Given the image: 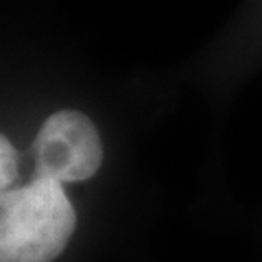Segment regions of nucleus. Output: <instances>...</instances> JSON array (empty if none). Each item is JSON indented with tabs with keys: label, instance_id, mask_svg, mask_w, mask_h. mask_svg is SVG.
<instances>
[{
	"label": "nucleus",
	"instance_id": "f257e3e1",
	"mask_svg": "<svg viewBox=\"0 0 262 262\" xmlns=\"http://www.w3.org/2000/svg\"><path fill=\"white\" fill-rule=\"evenodd\" d=\"M77 225L61 184L35 177L0 192V262H51L66 249Z\"/></svg>",
	"mask_w": 262,
	"mask_h": 262
},
{
	"label": "nucleus",
	"instance_id": "f03ea898",
	"mask_svg": "<svg viewBox=\"0 0 262 262\" xmlns=\"http://www.w3.org/2000/svg\"><path fill=\"white\" fill-rule=\"evenodd\" d=\"M37 177L57 184L85 182L103 162L101 138L85 114L75 110L55 112L33 144Z\"/></svg>",
	"mask_w": 262,
	"mask_h": 262
},
{
	"label": "nucleus",
	"instance_id": "7ed1b4c3",
	"mask_svg": "<svg viewBox=\"0 0 262 262\" xmlns=\"http://www.w3.org/2000/svg\"><path fill=\"white\" fill-rule=\"evenodd\" d=\"M18 175V153L13 144L0 134V192H5Z\"/></svg>",
	"mask_w": 262,
	"mask_h": 262
}]
</instances>
